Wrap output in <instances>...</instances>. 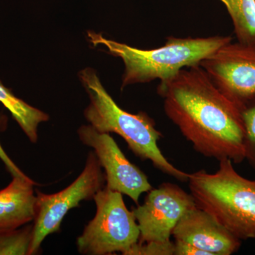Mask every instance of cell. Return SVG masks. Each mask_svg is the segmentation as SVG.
<instances>
[{
  "instance_id": "cell-3",
  "label": "cell",
  "mask_w": 255,
  "mask_h": 255,
  "mask_svg": "<svg viewBox=\"0 0 255 255\" xmlns=\"http://www.w3.org/2000/svg\"><path fill=\"white\" fill-rule=\"evenodd\" d=\"M79 77L90 100L84 114L94 128L102 133L118 134L139 158L150 160L155 168L164 174L181 182H188L189 174L171 164L161 152L157 142L162 133L147 114L140 112L132 114L120 108L105 90L93 69H84Z\"/></svg>"
},
{
  "instance_id": "cell-10",
  "label": "cell",
  "mask_w": 255,
  "mask_h": 255,
  "mask_svg": "<svg viewBox=\"0 0 255 255\" xmlns=\"http://www.w3.org/2000/svg\"><path fill=\"white\" fill-rule=\"evenodd\" d=\"M172 236L175 241L189 243L209 255H231L241 246L239 238L197 206L183 216Z\"/></svg>"
},
{
  "instance_id": "cell-5",
  "label": "cell",
  "mask_w": 255,
  "mask_h": 255,
  "mask_svg": "<svg viewBox=\"0 0 255 255\" xmlns=\"http://www.w3.org/2000/svg\"><path fill=\"white\" fill-rule=\"evenodd\" d=\"M95 218L77 240L79 253L107 255L128 252L140 238V229L132 211L126 206L122 193L107 187L94 196Z\"/></svg>"
},
{
  "instance_id": "cell-17",
  "label": "cell",
  "mask_w": 255,
  "mask_h": 255,
  "mask_svg": "<svg viewBox=\"0 0 255 255\" xmlns=\"http://www.w3.org/2000/svg\"><path fill=\"white\" fill-rule=\"evenodd\" d=\"M6 123H7V118L5 116L0 115V132L6 128ZM0 159L12 177H26V174L23 173L22 171L18 168L16 164L13 162L12 159L10 158L9 155L6 153L1 143H0Z\"/></svg>"
},
{
  "instance_id": "cell-1",
  "label": "cell",
  "mask_w": 255,
  "mask_h": 255,
  "mask_svg": "<svg viewBox=\"0 0 255 255\" xmlns=\"http://www.w3.org/2000/svg\"><path fill=\"white\" fill-rule=\"evenodd\" d=\"M166 115L196 152L235 164L245 160L241 110L215 85L200 65L182 69L157 89Z\"/></svg>"
},
{
  "instance_id": "cell-12",
  "label": "cell",
  "mask_w": 255,
  "mask_h": 255,
  "mask_svg": "<svg viewBox=\"0 0 255 255\" xmlns=\"http://www.w3.org/2000/svg\"><path fill=\"white\" fill-rule=\"evenodd\" d=\"M0 102L7 109L14 120L17 122L30 141L38 140L37 129L42 122H47L49 116L42 111L34 108L21 99L18 98L0 82Z\"/></svg>"
},
{
  "instance_id": "cell-15",
  "label": "cell",
  "mask_w": 255,
  "mask_h": 255,
  "mask_svg": "<svg viewBox=\"0 0 255 255\" xmlns=\"http://www.w3.org/2000/svg\"><path fill=\"white\" fill-rule=\"evenodd\" d=\"M244 123L245 159L255 169V100L241 111Z\"/></svg>"
},
{
  "instance_id": "cell-6",
  "label": "cell",
  "mask_w": 255,
  "mask_h": 255,
  "mask_svg": "<svg viewBox=\"0 0 255 255\" xmlns=\"http://www.w3.org/2000/svg\"><path fill=\"white\" fill-rule=\"evenodd\" d=\"M105 174L97 156L90 152L82 173L69 187L53 194L37 191L30 255L38 253L42 242L48 235L59 231L62 221L70 209L79 207L82 201L93 199L105 187Z\"/></svg>"
},
{
  "instance_id": "cell-9",
  "label": "cell",
  "mask_w": 255,
  "mask_h": 255,
  "mask_svg": "<svg viewBox=\"0 0 255 255\" xmlns=\"http://www.w3.org/2000/svg\"><path fill=\"white\" fill-rule=\"evenodd\" d=\"M78 135L84 145L92 147L105 171L107 187L130 197L138 204L142 194L152 189L148 178L131 163L110 133L97 131L91 125L82 126Z\"/></svg>"
},
{
  "instance_id": "cell-8",
  "label": "cell",
  "mask_w": 255,
  "mask_h": 255,
  "mask_svg": "<svg viewBox=\"0 0 255 255\" xmlns=\"http://www.w3.org/2000/svg\"><path fill=\"white\" fill-rule=\"evenodd\" d=\"M196 206L191 194L172 183L151 189L144 204L132 211L140 229L139 243L170 241L178 222Z\"/></svg>"
},
{
  "instance_id": "cell-18",
  "label": "cell",
  "mask_w": 255,
  "mask_h": 255,
  "mask_svg": "<svg viewBox=\"0 0 255 255\" xmlns=\"http://www.w3.org/2000/svg\"><path fill=\"white\" fill-rule=\"evenodd\" d=\"M174 255H209V253L184 242L175 241Z\"/></svg>"
},
{
  "instance_id": "cell-14",
  "label": "cell",
  "mask_w": 255,
  "mask_h": 255,
  "mask_svg": "<svg viewBox=\"0 0 255 255\" xmlns=\"http://www.w3.org/2000/svg\"><path fill=\"white\" fill-rule=\"evenodd\" d=\"M33 226L21 229L0 231V255H30Z\"/></svg>"
},
{
  "instance_id": "cell-13",
  "label": "cell",
  "mask_w": 255,
  "mask_h": 255,
  "mask_svg": "<svg viewBox=\"0 0 255 255\" xmlns=\"http://www.w3.org/2000/svg\"><path fill=\"white\" fill-rule=\"evenodd\" d=\"M232 20L240 43H255V0H220Z\"/></svg>"
},
{
  "instance_id": "cell-2",
  "label": "cell",
  "mask_w": 255,
  "mask_h": 255,
  "mask_svg": "<svg viewBox=\"0 0 255 255\" xmlns=\"http://www.w3.org/2000/svg\"><path fill=\"white\" fill-rule=\"evenodd\" d=\"M87 36L94 46H105L110 54L123 60L125 69L122 77V88L155 80L160 82L168 80L182 69L200 65L216 50L232 42V37L229 36L169 37L164 46L142 50L107 39L95 32H87Z\"/></svg>"
},
{
  "instance_id": "cell-11",
  "label": "cell",
  "mask_w": 255,
  "mask_h": 255,
  "mask_svg": "<svg viewBox=\"0 0 255 255\" xmlns=\"http://www.w3.org/2000/svg\"><path fill=\"white\" fill-rule=\"evenodd\" d=\"M36 183L26 177H13L7 187L0 190V231L17 229L36 216Z\"/></svg>"
},
{
  "instance_id": "cell-4",
  "label": "cell",
  "mask_w": 255,
  "mask_h": 255,
  "mask_svg": "<svg viewBox=\"0 0 255 255\" xmlns=\"http://www.w3.org/2000/svg\"><path fill=\"white\" fill-rule=\"evenodd\" d=\"M219 162L214 173L189 174L191 194L197 207L241 241L255 238V180L238 173L231 159Z\"/></svg>"
},
{
  "instance_id": "cell-7",
  "label": "cell",
  "mask_w": 255,
  "mask_h": 255,
  "mask_svg": "<svg viewBox=\"0 0 255 255\" xmlns=\"http://www.w3.org/2000/svg\"><path fill=\"white\" fill-rule=\"evenodd\" d=\"M200 65L223 95L241 111L255 100V43H228Z\"/></svg>"
},
{
  "instance_id": "cell-16",
  "label": "cell",
  "mask_w": 255,
  "mask_h": 255,
  "mask_svg": "<svg viewBox=\"0 0 255 255\" xmlns=\"http://www.w3.org/2000/svg\"><path fill=\"white\" fill-rule=\"evenodd\" d=\"M174 243L148 242L140 243L137 242L129 250L127 255H174Z\"/></svg>"
}]
</instances>
